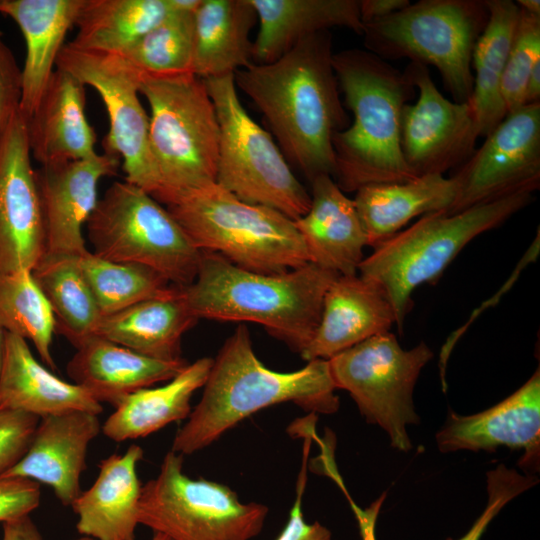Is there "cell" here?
<instances>
[{"mask_svg": "<svg viewBox=\"0 0 540 540\" xmlns=\"http://www.w3.org/2000/svg\"><path fill=\"white\" fill-rule=\"evenodd\" d=\"M489 19L486 0H420L364 24L366 49L384 60L432 65L455 102H469L472 54Z\"/></svg>", "mask_w": 540, "mask_h": 540, "instance_id": "8", "label": "cell"}, {"mask_svg": "<svg viewBox=\"0 0 540 540\" xmlns=\"http://www.w3.org/2000/svg\"><path fill=\"white\" fill-rule=\"evenodd\" d=\"M333 68L353 123L334 134L333 179L343 192L417 178L400 146L402 108L415 95L408 75L368 50L333 53Z\"/></svg>", "mask_w": 540, "mask_h": 540, "instance_id": "3", "label": "cell"}, {"mask_svg": "<svg viewBox=\"0 0 540 540\" xmlns=\"http://www.w3.org/2000/svg\"><path fill=\"white\" fill-rule=\"evenodd\" d=\"M409 4V0H359V12L363 26L387 17Z\"/></svg>", "mask_w": 540, "mask_h": 540, "instance_id": "45", "label": "cell"}, {"mask_svg": "<svg viewBox=\"0 0 540 540\" xmlns=\"http://www.w3.org/2000/svg\"><path fill=\"white\" fill-rule=\"evenodd\" d=\"M22 94V69L0 30V137L19 112Z\"/></svg>", "mask_w": 540, "mask_h": 540, "instance_id": "42", "label": "cell"}, {"mask_svg": "<svg viewBox=\"0 0 540 540\" xmlns=\"http://www.w3.org/2000/svg\"><path fill=\"white\" fill-rule=\"evenodd\" d=\"M44 254L26 119L18 112L0 137V273L32 271Z\"/></svg>", "mask_w": 540, "mask_h": 540, "instance_id": "16", "label": "cell"}, {"mask_svg": "<svg viewBox=\"0 0 540 540\" xmlns=\"http://www.w3.org/2000/svg\"><path fill=\"white\" fill-rule=\"evenodd\" d=\"M299 433L304 435V448L301 469L296 483V498L290 509L289 518L276 540H331V532L319 522L309 524L305 521L302 500L307 482V465L311 445L308 428Z\"/></svg>", "mask_w": 540, "mask_h": 540, "instance_id": "41", "label": "cell"}, {"mask_svg": "<svg viewBox=\"0 0 540 540\" xmlns=\"http://www.w3.org/2000/svg\"><path fill=\"white\" fill-rule=\"evenodd\" d=\"M4 343H5V331L0 328V370H1L2 359H3Z\"/></svg>", "mask_w": 540, "mask_h": 540, "instance_id": "50", "label": "cell"}, {"mask_svg": "<svg viewBox=\"0 0 540 540\" xmlns=\"http://www.w3.org/2000/svg\"><path fill=\"white\" fill-rule=\"evenodd\" d=\"M102 426L97 414L72 411L40 419L22 457L0 477H22L48 485L63 505L80 495L89 443Z\"/></svg>", "mask_w": 540, "mask_h": 540, "instance_id": "19", "label": "cell"}, {"mask_svg": "<svg viewBox=\"0 0 540 540\" xmlns=\"http://www.w3.org/2000/svg\"><path fill=\"white\" fill-rule=\"evenodd\" d=\"M489 19L472 54L475 69L469 103L479 136L489 135L506 117L501 84L520 9L511 0H486Z\"/></svg>", "mask_w": 540, "mask_h": 540, "instance_id": "32", "label": "cell"}, {"mask_svg": "<svg viewBox=\"0 0 540 540\" xmlns=\"http://www.w3.org/2000/svg\"><path fill=\"white\" fill-rule=\"evenodd\" d=\"M0 409L40 419L72 411L97 415L103 411L102 404L84 388L56 376L38 362L25 339L8 332L0 370Z\"/></svg>", "mask_w": 540, "mask_h": 540, "instance_id": "26", "label": "cell"}, {"mask_svg": "<svg viewBox=\"0 0 540 540\" xmlns=\"http://www.w3.org/2000/svg\"><path fill=\"white\" fill-rule=\"evenodd\" d=\"M74 540H95V539L88 536H81ZM151 540H172V539L162 533L154 532V535Z\"/></svg>", "mask_w": 540, "mask_h": 540, "instance_id": "49", "label": "cell"}, {"mask_svg": "<svg viewBox=\"0 0 540 540\" xmlns=\"http://www.w3.org/2000/svg\"><path fill=\"white\" fill-rule=\"evenodd\" d=\"M200 250L246 270L281 274L309 262L294 221L208 184L166 207Z\"/></svg>", "mask_w": 540, "mask_h": 540, "instance_id": "7", "label": "cell"}, {"mask_svg": "<svg viewBox=\"0 0 540 540\" xmlns=\"http://www.w3.org/2000/svg\"><path fill=\"white\" fill-rule=\"evenodd\" d=\"M39 483L22 477H0V522L29 515L40 504Z\"/></svg>", "mask_w": 540, "mask_h": 540, "instance_id": "43", "label": "cell"}, {"mask_svg": "<svg viewBox=\"0 0 540 540\" xmlns=\"http://www.w3.org/2000/svg\"><path fill=\"white\" fill-rule=\"evenodd\" d=\"M329 30L299 40L277 60L234 73L235 85L264 115L285 159L311 182L334 176L332 139L348 116L339 96Z\"/></svg>", "mask_w": 540, "mask_h": 540, "instance_id": "1", "label": "cell"}, {"mask_svg": "<svg viewBox=\"0 0 540 540\" xmlns=\"http://www.w3.org/2000/svg\"><path fill=\"white\" fill-rule=\"evenodd\" d=\"M310 183V207L294 220L309 262L338 275H356L367 240L354 201L330 175H319Z\"/></svg>", "mask_w": 540, "mask_h": 540, "instance_id": "22", "label": "cell"}, {"mask_svg": "<svg viewBox=\"0 0 540 540\" xmlns=\"http://www.w3.org/2000/svg\"><path fill=\"white\" fill-rule=\"evenodd\" d=\"M32 275L55 318V331L75 348L96 335L102 319L78 256L44 254Z\"/></svg>", "mask_w": 540, "mask_h": 540, "instance_id": "34", "label": "cell"}, {"mask_svg": "<svg viewBox=\"0 0 540 540\" xmlns=\"http://www.w3.org/2000/svg\"><path fill=\"white\" fill-rule=\"evenodd\" d=\"M537 102H540V60L531 69L525 90V105Z\"/></svg>", "mask_w": 540, "mask_h": 540, "instance_id": "47", "label": "cell"}, {"mask_svg": "<svg viewBox=\"0 0 540 540\" xmlns=\"http://www.w3.org/2000/svg\"><path fill=\"white\" fill-rule=\"evenodd\" d=\"M256 20L249 0H202L194 15V74L219 77L252 64Z\"/></svg>", "mask_w": 540, "mask_h": 540, "instance_id": "30", "label": "cell"}, {"mask_svg": "<svg viewBox=\"0 0 540 540\" xmlns=\"http://www.w3.org/2000/svg\"><path fill=\"white\" fill-rule=\"evenodd\" d=\"M142 458L143 449L132 444L98 464L95 482L71 505L79 534L95 540H135L142 491L137 464Z\"/></svg>", "mask_w": 540, "mask_h": 540, "instance_id": "25", "label": "cell"}, {"mask_svg": "<svg viewBox=\"0 0 540 540\" xmlns=\"http://www.w3.org/2000/svg\"><path fill=\"white\" fill-rule=\"evenodd\" d=\"M432 358L426 343L405 350L389 331L335 355L328 363L336 389L346 390L366 421L387 432L393 448L407 452L412 448L407 425L419 423L413 390Z\"/></svg>", "mask_w": 540, "mask_h": 540, "instance_id": "12", "label": "cell"}, {"mask_svg": "<svg viewBox=\"0 0 540 540\" xmlns=\"http://www.w3.org/2000/svg\"><path fill=\"white\" fill-rule=\"evenodd\" d=\"M119 165V157L104 153L35 170L45 254L80 256L88 250L82 229L98 202V183Z\"/></svg>", "mask_w": 540, "mask_h": 540, "instance_id": "17", "label": "cell"}, {"mask_svg": "<svg viewBox=\"0 0 540 540\" xmlns=\"http://www.w3.org/2000/svg\"><path fill=\"white\" fill-rule=\"evenodd\" d=\"M202 80L219 124L215 182L242 201L270 207L293 221L306 214L310 194L292 173L271 134L246 112L234 74Z\"/></svg>", "mask_w": 540, "mask_h": 540, "instance_id": "10", "label": "cell"}, {"mask_svg": "<svg viewBox=\"0 0 540 540\" xmlns=\"http://www.w3.org/2000/svg\"><path fill=\"white\" fill-rule=\"evenodd\" d=\"M40 418L25 412L0 409V475L27 452Z\"/></svg>", "mask_w": 540, "mask_h": 540, "instance_id": "40", "label": "cell"}, {"mask_svg": "<svg viewBox=\"0 0 540 540\" xmlns=\"http://www.w3.org/2000/svg\"><path fill=\"white\" fill-rule=\"evenodd\" d=\"M516 4L521 10L540 16V1L539 0H518Z\"/></svg>", "mask_w": 540, "mask_h": 540, "instance_id": "48", "label": "cell"}, {"mask_svg": "<svg viewBox=\"0 0 540 540\" xmlns=\"http://www.w3.org/2000/svg\"><path fill=\"white\" fill-rule=\"evenodd\" d=\"M78 262L102 318L163 295L173 287L148 267L106 260L89 250L78 256Z\"/></svg>", "mask_w": 540, "mask_h": 540, "instance_id": "37", "label": "cell"}, {"mask_svg": "<svg viewBox=\"0 0 540 540\" xmlns=\"http://www.w3.org/2000/svg\"><path fill=\"white\" fill-rule=\"evenodd\" d=\"M488 501L470 529L457 540H480L493 518L512 499L538 483L533 474H520L504 464L487 472Z\"/></svg>", "mask_w": 540, "mask_h": 540, "instance_id": "39", "label": "cell"}, {"mask_svg": "<svg viewBox=\"0 0 540 540\" xmlns=\"http://www.w3.org/2000/svg\"><path fill=\"white\" fill-rule=\"evenodd\" d=\"M194 15L195 12L173 8L121 55L136 72L140 83L194 74Z\"/></svg>", "mask_w": 540, "mask_h": 540, "instance_id": "35", "label": "cell"}, {"mask_svg": "<svg viewBox=\"0 0 540 540\" xmlns=\"http://www.w3.org/2000/svg\"><path fill=\"white\" fill-rule=\"evenodd\" d=\"M268 511L264 504L241 502L224 484L188 477L183 455L170 450L158 475L142 486L138 521L172 540H251Z\"/></svg>", "mask_w": 540, "mask_h": 540, "instance_id": "11", "label": "cell"}, {"mask_svg": "<svg viewBox=\"0 0 540 540\" xmlns=\"http://www.w3.org/2000/svg\"><path fill=\"white\" fill-rule=\"evenodd\" d=\"M321 473L328 475L332 478L343 491L345 497L347 498L349 505L355 515L357 520L359 531L361 534L362 540H376L375 528L377 518L380 512V509L386 498V492L381 494L374 502H372L367 508H361L358 506L354 500L349 495V492L345 488L343 480L338 473L337 467L335 465V460L330 458L324 461L321 465Z\"/></svg>", "mask_w": 540, "mask_h": 540, "instance_id": "44", "label": "cell"}, {"mask_svg": "<svg viewBox=\"0 0 540 540\" xmlns=\"http://www.w3.org/2000/svg\"><path fill=\"white\" fill-rule=\"evenodd\" d=\"M86 225L103 259L148 267L178 287L196 277L202 252L162 204L126 180L105 190Z\"/></svg>", "mask_w": 540, "mask_h": 540, "instance_id": "9", "label": "cell"}, {"mask_svg": "<svg viewBox=\"0 0 540 540\" xmlns=\"http://www.w3.org/2000/svg\"><path fill=\"white\" fill-rule=\"evenodd\" d=\"M404 72L417 88L415 104H405L400 120L403 158L416 177L439 174L462 165L479 136L469 102L447 99L437 89L427 66L410 62Z\"/></svg>", "mask_w": 540, "mask_h": 540, "instance_id": "15", "label": "cell"}, {"mask_svg": "<svg viewBox=\"0 0 540 540\" xmlns=\"http://www.w3.org/2000/svg\"><path fill=\"white\" fill-rule=\"evenodd\" d=\"M201 252L194 281L183 287L195 317L257 323L301 354L318 327L324 295L338 274L310 262L285 273L264 274Z\"/></svg>", "mask_w": 540, "mask_h": 540, "instance_id": "4", "label": "cell"}, {"mask_svg": "<svg viewBox=\"0 0 540 540\" xmlns=\"http://www.w3.org/2000/svg\"><path fill=\"white\" fill-rule=\"evenodd\" d=\"M441 452L523 449L519 465L538 470L540 457V371L498 404L473 415L450 411L436 434Z\"/></svg>", "mask_w": 540, "mask_h": 540, "instance_id": "18", "label": "cell"}, {"mask_svg": "<svg viewBox=\"0 0 540 540\" xmlns=\"http://www.w3.org/2000/svg\"><path fill=\"white\" fill-rule=\"evenodd\" d=\"M533 192L523 191L458 213L436 211L423 215L374 247L362 260L359 275L379 285L388 296L402 332L412 308V293L434 283L459 252L478 235L504 223L527 206Z\"/></svg>", "mask_w": 540, "mask_h": 540, "instance_id": "6", "label": "cell"}, {"mask_svg": "<svg viewBox=\"0 0 540 540\" xmlns=\"http://www.w3.org/2000/svg\"><path fill=\"white\" fill-rule=\"evenodd\" d=\"M2 540H43L30 516H23L3 523Z\"/></svg>", "mask_w": 540, "mask_h": 540, "instance_id": "46", "label": "cell"}, {"mask_svg": "<svg viewBox=\"0 0 540 540\" xmlns=\"http://www.w3.org/2000/svg\"><path fill=\"white\" fill-rule=\"evenodd\" d=\"M169 0H83L69 43L95 52L122 55L171 11Z\"/></svg>", "mask_w": 540, "mask_h": 540, "instance_id": "33", "label": "cell"}, {"mask_svg": "<svg viewBox=\"0 0 540 540\" xmlns=\"http://www.w3.org/2000/svg\"><path fill=\"white\" fill-rule=\"evenodd\" d=\"M85 86L56 68L33 115L26 120L31 156L41 166L96 156V133L86 117Z\"/></svg>", "mask_w": 540, "mask_h": 540, "instance_id": "21", "label": "cell"}, {"mask_svg": "<svg viewBox=\"0 0 540 540\" xmlns=\"http://www.w3.org/2000/svg\"><path fill=\"white\" fill-rule=\"evenodd\" d=\"M455 194L451 177L430 174L407 182L366 185L356 191L353 201L367 245L374 248L413 218L448 210Z\"/></svg>", "mask_w": 540, "mask_h": 540, "instance_id": "29", "label": "cell"}, {"mask_svg": "<svg viewBox=\"0 0 540 540\" xmlns=\"http://www.w3.org/2000/svg\"><path fill=\"white\" fill-rule=\"evenodd\" d=\"M76 349L68 376L99 403L114 407L138 390L171 380L189 364L184 358H150L96 335Z\"/></svg>", "mask_w": 540, "mask_h": 540, "instance_id": "23", "label": "cell"}, {"mask_svg": "<svg viewBox=\"0 0 540 540\" xmlns=\"http://www.w3.org/2000/svg\"><path fill=\"white\" fill-rule=\"evenodd\" d=\"M328 360L315 359L298 370L278 372L256 356L249 330L239 324L212 359L198 404L176 432L171 451L191 455L259 410L291 402L304 411L333 414L339 399Z\"/></svg>", "mask_w": 540, "mask_h": 540, "instance_id": "2", "label": "cell"}, {"mask_svg": "<svg viewBox=\"0 0 540 540\" xmlns=\"http://www.w3.org/2000/svg\"><path fill=\"white\" fill-rule=\"evenodd\" d=\"M396 324L385 291L360 275H338L328 287L318 327L300 356L308 361L335 355Z\"/></svg>", "mask_w": 540, "mask_h": 540, "instance_id": "20", "label": "cell"}, {"mask_svg": "<svg viewBox=\"0 0 540 540\" xmlns=\"http://www.w3.org/2000/svg\"><path fill=\"white\" fill-rule=\"evenodd\" d=\"M212 359H197L164 385L127 396L102 425L104 435L116 442L142 438L188 418L191 399L204 386Z\"/></svg>", "mask_w": 540, "mask_h": 540, "instance_id": "31", "label": "cell"}, {"mask_svg": "<svg viewBox=\"0 0 540 540\" xmlns=\"http://www.w3.org/2000/svg\"><path fill=\"white\" fill-rule=\"evenodd\" d=\"M82 3L83 0H0V14L18 25L25 40L19 112L26 120L35 112L56 70L66 34L75 26Z\"/></svg>", "mask_w": 540, "mask_h": 540, "instance_id": "24", "label": "cell"}, {"mask_svg": "<svg viewBox=\"0 0 540 540\" xmlns=\"http://www.w3.org/2000/svg\"><path fill=\"white\" fill-rule=\"evenodd\" d=\"M183 287L103 317L96 336L159 360L181 357L184 333L197 323Z\"/></svg>", "mask_w": 540, "mask_h": 540, "instance_id": "28", "label": "cell"}, {"mask_svg": "<svg viewBox=\"0 0 540 540\" xmlns=\"http://www.w3.org/2000/svg\"><path fill=\"white\" fill-rule=\"evenodd\" d=\"M259 31L253 42V63H271L299 40L332 27L363 34L359 0H249Z\"/></svg>", "mask_w": 540, "mask_h": 540, "instance_id": "27", "label": "cell"}, {"mask_svg": "<svg viewBox=\"0 0 540 540\" xmlns=\"http://www.w3.org/2000/svg\"><path fill=\"white\" fill-rule=\"evenodd\" d=\"M539 60L540 16L520 9L501 84L507 114L525 105L527 80Z\"/></svg>", "mask_w": 540, "mask_h": 540, "instance_id": "38", "label": "cell"}, {"mask_svg": "<svg viewBox=\"0 0 540 540\" xmlns=\"http://www.w3.org/2000/svg\"><path fill=\"white\" fill-rule=\"evenodd\" d=\"M456 194L445 212L473 206L540 185V102L507 114L480 148L451 176Z\"/></svg>", "mask_w": 540, "mask_h": 540, "instance_id": "14", "label": "cell"}, {"mask_svg": "<svg viewBox=\"0 0 540 540\" xmlns=\"http://www.w3.org/2000/svg\"><path fill=\"white\" fill-rule=\"evenodd\" d=\"M56 68L93 87L109 117L105 153L122 159L125 180L150 194L152 169L148 148L149 116L139 99L140 79L121 55L65 44Z\"/></svg>", "mask_w": 540, "mask_h": 540, "instance_id": "13", "label": "cell"}, {"mask_svg": "<svg viewBox=\"0 0 540 540\" xmlns=\"http://www.w3.org/2000/svg\"><path fill=\"white\" fill-rule=\"evenodd\" d=\"M139 93L150 107V195L166 207L215 182L219 124L213 101L194 74L144 80Z\"/></svg>", "mask_w": 540, "mask_h": 540, "instance_id": "5", "label": "cell"}, {"mask_svg": "<svg viewBox=\"0 0 540 540\" xmlns=\"http://www.w3.org/2000/svg\"><path fill=\"white\" fill-rule=\"evenodd\" d=\"M0 328L31 341L43 363L56 370L51 352L55 318L32 271L0 273Z\"/></svg>", "mask_w": 540, "mask_h": 540, "instance_id": "36", "label": "cell"}]
</instances>
